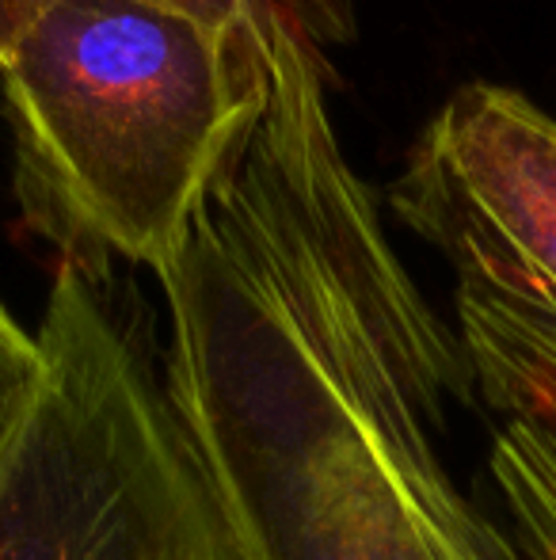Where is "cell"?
<instances>
[{
	"label": "cell",
	"instance_id": "6da1fadb",
	"mask_svg": "<svg viewBox=\"0 0 556 560\" xmlns=\"http://www.w3.org/2000/svg\"><path fill=\"white\" fill-rule=\"evenodd\" d=\"M268 107L156 271L164 385L237 560H519L438 454L473 405L332 126L305 27L260 15Z\"/></svg>",
	"mask_w": 556,
	"mask_h": 560
},
{
	"label": "cell",
	"instance_id": "3957f363",
	"mask_svg": "<svg viewBox=\"0 0 556 560\" xmlns=\"http://www.w3.org/2000/svg\"><path fill=\"white\" fill-rule=\"evenodd\" d=\"M38 351L0 443V560H237L168 385L104 275L61 264Z\"/></svg>",
	"mask_w": 556,
	"mask_h": 560
},
{
	"label": "cell",
	"instance_id": "52a82bcc",
	"mask_svg": "<svg viewBox=\"0 0 556 560\" xmlns=\"http://www.w3.org/2000/svg\"><path fill=\"white\" fill-rule=\"evenodd\" d=\"M38 336H31L12 313L0 305V443L15 428L23 405L31 397V385L38 377Z\"/></svg>",
	"mask_w": 556,
	"mask_h": 560
},
{
	"label": "cell",
	"instance_id": "5b68a950",
	"mask_svg": "<svg viewBox=\"0 0 556 560\" xmlns=\"http://www.w3.org/2000/svg\"><path fill=\"white\" fill-rule=\"evenodd\" d=\"M458 336L488 405V469L519 560H556V313L488 282L458 279Z\"/></svg>",
	"mask_w": 556,
	"mask_h": 560
},
{
	"label": "cell",
	"instance_id": "8992f818",
	"mask_svg": "<svg viewBox=\"0 0 556 560\" xmlns=\"http://www.w3.org/2000/svg\"><path fill=\"white\" fill-rule=\"evenodd\" d=\"M58 4H66V0H0V69L8 66L20 38ZM153 4L176 8V12L191 15V20L206 23V27L240 31L260 20L268 0H153Z\"/></svg>",
	"mask_w": 556,
	"mask_h": 560
},
{
	"label": "cell",
	"instance_id": "277c9868",
	"mask_svg": "<svg viewBox=\"0 0 556 560\" xmlns=\"http://www.w3.org/2000/svg\"><path fill=\"white\" fill-rule=\"evenodd\" d=\"M393 210L450 259L556 313V122L499 84H469L419 133Z\"/></svg>",
	"mask_w": 556,
	"mask_h": 560
},
{
	"label": "cell",
	"instance_id": "7a4b0ae2",
	"mask_svg": "<svg viewBox=\"0 0 556 560\" xmlns=\"http://www.w3.org/2000/svg\"><path fill=\"white\" fill-rule=\"evenodd\" d=\"M0 77L23 218L92 275L161 271L268 107L260 20L217 31L153 0H66Z\"/></svg>",
	"mask_w": 556,
	"mask_h": 560
}]
</instances>
